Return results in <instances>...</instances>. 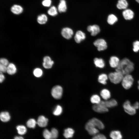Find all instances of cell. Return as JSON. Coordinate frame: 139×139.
Masks as SVG:
<instances>
[{
	"label": "cell",
	"mask_w": 139,
	"mask_h": 139,
	"mask_svg": "<svg viewBox=\"0 0 139 139\" xmlns=\"http://www.w3.org/2000/svg\"><path fill=\"white\" fill-rule=\"evenodd\" d=\"M133 50L135 52H137L139 51V41H136L133 43Z\"/></svg>",
	"instance_id": "74e56055"
},
{
	"label": "cell",
	"mask_w": 139,
	"mask_h": 139,
	"mask_svg": "<svg viewBox=\"0 0 139 139\" xmlns=\"http://www.w3.org/2000/svg\"><path fill=\"white\" fill-rule=\"evenodd\" d=\"M108 77L105 74L102 73L99 76L98 81L99 83L104 85L107 83V81L108 80Z\"/></svg>",
	"instance_id": "83f0119b"
},
{
	"label": "cell",
	"mask_w": 139,
	"mask_h": 139,
	"mask_svg": "<svg viewBox=\"0 0 139 139\" xmlns=\"http://www.w3.org/2000/svg\"><path fill=\"white\" fill-rule=\"evenodd\" d=\"M17 71L16 67L13 63H10L7 66V72L10 75H13Z\"/></svg>",
	"instance_id": "ffe728a7"
},
{
	"label": "cell",
	"mask_w": 139,
	"mask_h": 139,
	"mask_svg": "<svg viewBox=\"0 0 139 139\" xmlns=\"http://www.w3.org/2000/svg\"><path fill=\"white\" fill-rule=\"evenodd\" d=\"M37 22L40 24H45L47 21V18L46 15L44 14L38 16L37 18Z\"/></svg>",
	"instance_id": "f1b7e54d"
},
{
	"label": "cell",
	"mask_w": 139,
	"mask_h": 139,
	"mask_svg": "<svg viewBox=\"0 0 139 139\" xmlns=\"http://www.w3.org/2000/svg\"><path fill=\"white\" fill-rule=\"evenodd\" d=\"M51 3V0H44L42 2V5L45 6L49 7Z\"/></svg>",
	"instance_id": "60d3db41"
},
{
	"label": "cell",
	"mask_w": 139,
	"mask_h": 139,
	"mask_svg": "<svg viewBox=\"0 0 139 139\" xmlns=\"http://www.w3.org/2000/svg\"><path fill=\"white\" fill-rule=\"evenodd\" d=\"M100 95L103 99L107 100L111 97V93L108 89H102L100 91Z\"/></svg>",
	"instance_id": "603a6c76"
},
{
	"label": "cell",
	"mask_w": 139,
	"mask_h": 139,
	"mask_svg": "<svg viewBox=\"0 0 139 139\" xmlns=\"http://www.w3.org/2000/svg\"><path fill=\"white\" fill-rule=\"evenodd\" d=\"M43 62L42 65L46 69H49L51 68L54 64V62L52 60L49 56H46L43 58Z\"/></svg>",
	"instance_id": "30bf717a"
},
{
	"label": "cell",
	"mask_w": 139,
	"mask_h": 139,
	"mask_svg": "<svg viewBox=\"0 0 139 139\" xmlns=\"http://www.w3.org/2000/svg\"><path fill=\"white\" fill-rule=\"evenodd\" d=\"M122 84L123 87L126 89L130 88L132 86L134 81V79L129 74L125 75L122 80Z\"/></svg>",
	"instance_id": "3957f363"
},
{
	"label": "cell",
	"mask_w": 139,
	"mask_h": 139,
	"mask_svg": "<svg viewBox=\"0 0 139 139\" xmlns=\"http://www.w3.org/2000/svg\"><path fill=\"white\" fill-rule=\"evenodd\" d=\"M48 14L50 15L54 16L57 14V12L56 7L54 6L51 7L47 12Z\"/></svg>",
	"instance_id": "e575fe53"
},
{
	"label": "cell",
	"mask_w": 139,
	"mask_h": 139,
	"mask_svg": "<svg viewBox=\"0 0 139 139\" xmlns=\"http://www.w3.org/2000/svg\"><path fill=\"white\" fill-rule=\"evenodd\" d=\"M14 139H24L21 136H15Z\"/></svg>",
	"instance_id": "f6af8a7d"
},
{
	"label": "cell",
	"mask_w": 139,
	"mask_h": 139,
	"mask_svg": "<svg viewBox=\"0 0 139 139\" xmlns=\"http://www.w3.org/2000/svg\"><path fill=\"white\" fill-rule=\"evenodd\" d=\"M0 118L2 121L5 122L8 121L10 120L11 116L8 112L3 111L0 113Z\"/></svg>",
	"instance_id": "44dd1931"
},
{
	"label": "cell",
	"mask_w": 139,
	"mask_h": 139,
	"mask_svg": "<svg viewBox=\"0 0 139 139\" xmlns=\"http://www.w3.org/2000/svg\"><path fill=\"white\" fill-rule=\"evenodd\" d=\"M48 121V118L44 116L41 115L38 117L37 124L40 127H45L47 126Z\"/></svg>",
	"instance_id": "5bb4252c"
},
{
	"label": "cell",
	"mask_w": 139,
	"mask_h": 139,
	"mask_svg": "<svg viewBox=\"0 0 139 139\" xmlns=\"http://www.w3.org/2000/svg\"><path fill=\"white\" fill-rule=\"evenodd\" d=\"M51 135V139H56L58 136V133L57 129L53 128L50 131Z\"/></svg>",
	"instance_id": "8d00e7d4"
},
{
	"label": "cell",
	"mask_w": 139,
	"mask_h": 139,
	"mask_svg": "<svg viewBox=\"0 0 139 139\" xmlns=\"http://www.w3.org/2000/svg\"><path fill=\"white\" fill-rule=\"evenodd\" d=\"M5 77L3 73L0 72V82L2 83L4 80Z\"/></svg>",
	"instance_id": "7bdbcfd3"
},
{
	"label": "cell",
	"mask_w": 139,
	"mask_h": 139,
	"mask_svg": "<svg viewBox=\"0 0 139 139\" xmlns=\"http://www.w3.org/2000/svg\"><path fill=\"white\" fill-rule=\"evenodd\" d=\"M138 89L139 90V80L138 81Z\"/></svg>",
	"instance_id": "bcb514c9"
},
{
	"label": "cell",
	"mask_w": 139,
	"mask_h": 139,
	"mask_svg": "<svg viewBox=\"0 0 139 139\" xmlns=\"http://www.w3.org/2000/svg\"><path fill=\"white\" fill-rule=\"evenodd\" d=\"M43 137L45 139H51V135L50 131L47 129H45L43 132Z\"/></svg>",
	"instance_id": "d590c367"
},
{
	"label": "cell",
	"mask_w": 139,
	"mask_h": 139,
	"mask_svg": "<svg viewBox=\"0 0 139 139\" xmlns=\"http://www.w3.org/2000/svg\"><path fill=\"white\" fill-rule=\"evenodd\" d=\"M9 63L8 60L4 58H1L0 60V64L7 66Z\"/></svg>",
	"instance_id": "ab89813d"
},
{
	"label": "cell",
	"mask_w": 139,
	"mask_h": 139,
	"mask_svg": "<svg viewBox=\"0 0 139 139\" xmlns=\"http://www.w3.org/2000/svg\"><path fill=\"white\" fill-rule=\"evenodd\" d=\"M18 133L20 135H23L27 132V129L26 127L23 125H19L16 127Z\"/></svg>",
	"instance_id": "4dcf8cb0"
},
{
	"label": "cell",
	"mask_w": 139,
	"mask_h": 139,
	"mask_svg": "<svg viewBox=\"0 0 139 139\" xmlns=\"http://www.w3.org/2000/svg\"><path fill=\"white\" fill-rule=\"evenodd\" d=\"M120 60L117 57L113 56L111 57L109 60V64L112 68H117L119 65Z\"/></svg>",
	"instance_id": "9a60e30c"
},
{
	"label": "cell",
	"mask_w": 139,
	"mask_h": 139,
	"mask_svg": "<svg viewBox=\"0 0 139 139\" xmlns=\"http://www.w3.org/2000/svg\"><path fill=\"white\" fill-rule=\"evenodd\" d=\"M123 107L125 111L129 115H134L136 113V109L131 105L129 101L127 100L124 103Z\"/></svg>",
	"instance_id": "52a82bcc"
},
{
	"label": "cell",
	"mask_w": 139,
	"mask_h": 139,
	"mask_svg": "<svg viewBox=\"0 0 139 139\" xmlns=\"http://www.w3.org/2000/svg\"><path fill=\"white\" fill-rule=\"evenodd\" d=\"M63 109L62 106L60 105H57L53 112V115L56 116L60 115L62 113Z\"/></svg>",
	"instance_id": "1f68e13d"
},
{
	"label": "cell",
	"mask_w": 139,
	"mask_h": 139,
	"mask_svg": "<svg viewBox=\"0 0 139 139\" xmlns=\"http://www.w3.org/2000/svg\"><path fill=\"white\" fill-rule=\"evenodd\" d=\"M63 90L62 87L59 85H56L52 88L51 93L52 96L55 99H60L63 95Z\"/></svg>",
	"instance_id": "277c9868"
},
{
	"label": "cell",
	"mask_w": 139,
	"mask_h": 139,
	"mask_svg": "<svg viewBox=\"0 0 139 139\" xmlns=\"http://www.w3.org/2000/svg\"><path fill=\"white\" fill-rule=\"evenodd\" d=\"M37 124V122L35 119L31 118L27 121L26 125L28 127L33 128L35 127Z\"/></svg>",
	"instance_id": "d6a6232c"
},
{
	"label": "cell",
	"mask_w": 139,
	"mask_h": 139,
	"mask_svg": "<svg viewBox=\"0 0 139 139\" xmlns=\"http://www.w3.org/2000/svg\"><path fill=\"white\" fill-rule=\"evenodd\" d=\"M128 3L126 0H119L116 5L117 8L120 10H125L127 8Z\"/></svg>",
	"instance_id": "ac0fdd59"
},
{
	"label": "cell",
	"mask_w": 139,
	"mask_h": 139,
	"mask_svg": "<svg viewBox=\"0 0 139 139\" xmlns=\"http://www.w3.org/2000/svg\"><path fill=\"white\" fill-rule=\"evenodd\" d=\"M134 69L133 63L129 59L125 58L120 60L119 65L116 68V71L123 75L129 74Z\"/></svg>",
	"instance_id": "6da1fadb"
},
{
	"label": "cell",
	"mask_w": 139,
	"mask_h": 139,
	"mask_svg": "<svg viewBox=\"0 0 139 139\" xmlns=\"http://www.w3.org/2000/svg\"><path fill=\"white\" fill-rule=\"evenodd\" d=\"M92 109L95 111L99 113L106 112L108 111L107 107L100 103L93 105Z\"/></svg>",
	"instance_id": "9c48e42d"
},
{
	"label": "cell",
	"mask_w": 139,
	"mask_h": 139,
	"mask_svg": "<svg viewBox=\"0 0 139 139\" xmlns=\"http://www.w3.org/2000/svg\"><path fill=\"white\" fill-rule=\"evenodd\" d=\"M33 73L35 76L37 77H39L42 75L43 71L41 69L37 68L34 70Z\"/></svg>",
	"instance_id": "836d02e7"
},
{
	"label": "cell",
	"mask_w": 139,
	"mask_h": 139,
	"mask_svg": "<svg viewBox=\"0 0 139 139\" xmlns=\"http://www.w3.org/2000/svg\"><path fill=\"white\" fill-rule=\"evenodd\" d=\"M122 15L124 19L126 20H131L133 18L134 13L132 10L127 8L123 11Z\"/></svg>",
	"instance_id": "7c38bea8"
},
{
	"label": "cell",
	"mask_w": 139,
	"mask_h": 139,
	"mask_svg": "<svg viewBox=\"0 0 139 139\" xmlns=\"http://www.w3.org/2000/svg\"><path fill=\"white\" fill-rule=\"evenodd\" d=\"M74 133V131L72 128H68L64 130L63 135L66 138H71L73 136Z\"/></svg>",
	"instance_id": "7402d4cb"
},
{
	"label": "cell",
	"mask_w": 139,
	"mask_h": 139,
	"mask_svg": "<svg viewBox=\"0 0 139 139\" xmlns=\"http://www.w3.org/2000/svg\"><path fill=\"white\" fill-rule=\"evenodd\" d=\"M94 62L95 66L97 67L102 68L105 66V63L102 58H96L94 59Z\"/></svg>",
	"instance_id": "cb8c5ba5"
},
{
	"label": "cell",
	"mask_w": 139,
	"mask_h": 139,
	"mask_svg": "<svg viewBox=\"0 0 139 139\" xmlns=\"http://www.w3.org/2000/svg\"><path fill=\"white\" fill-rule=\"evenodd\" d=\"M89 120L98 129H102L104 128V125L103 123L98 119L93 118Z\"/></svg>",
	"instance_id": "e0dca14e"
},
{
	"label": "cell",
	"mask_w": 139,
	"mask_h": 139,
	"mask_svg": "<svg viewBox=\"0 0 139 139\" xmlns=\"http://www.w3.org/2000/svg\"><path fill=\"white\" fill-rule=\"evenodd\" d=\"M61 34L65 38L69 39H71L73 34V31L71 29L66 27L63 28L62 30Z\"/></svg>",
	"instance_id": "ba28073f"
},
{
	"label": "cell",
	"mask_w": 139,
	"mask_h": 139,
	"mask_svg": "<svg viewBox=\"0 0 139 139\" xmlns=\"http://www.w3.org/2000/svg\"><path fill=\"white\" fill-rule=\"evenodd\" d=\"M110 136L112 139H122V135L119 131L114 130L111 132Z\"/></svg>",
	"instance_id": "d6986e66"
},
{
	"label": "cell",
	"mask_w": 139,
	"mask_h": 139,
	"mask_svg": "<svg viewBox=\"0 0 139 139\" xmlns=\"http://www.w3.org/2000/svg\"><path fill=\"white\" fill-rule=\"evenodd\" d=\"M92 139H107L105 136L101 134H98L94 136Z\"/></svg>",
	"instance_id": "f35d334b"
},
{
	"label": "cell",
	"mask_w": 139,
	"mask_h": 139,
	"mask_svg": "<svg viewBox=\"0 0 139 139\" xmlns=\"http://www.w3.org/2000/svg\"><path fill=\"white\" fill-rule=\"evenodd\" d=\"M139 4V0H135Z\"/></svg>",
	"instance_id": "7dc6e473"
},
{
	"label": "cell",
	"mask_w": 139,
	"mask_h": 139,
	"mask_svg": "<svg viewBox=\"0 0 139 139\" xmlns=\"http://www.w3.org/2000/svg\"><path fill=\"white\" fill-rule=\"evenodd\" d=\"M23 9L20 6L14 5L11 8V11L14 14H19L22 12Z\"/></svg>",
	"instance_id": "d4e9b609"
},
{
	"label": "cell",
	"mask_w": 139,
	"mask_h": 139,
	"mask_svg": "<svg viewBox=\"0 0 139 139\" xmlns=\"http://www.w3.org/2000/svg\"><path fill=\"white\" fill-rule=\"evenodd\" d=\"M7 66L0 64V72L2 73L7 72Z\"/></svg>",
	"instance_id": "b9f144b4"
},
{
	"label": "cell",
	"mask_w": 139,
	"mask_h": 139,
	"mask_svg": "<svg viewBox=\"0 0 139 139\" xmlns=\"http://www.w3.org/2000/svg\"><path fill=\"white\" fill-rule=\"evenodd\" d=\"M87 30L91 32V35L92 36L96 35L100 31V27L97 25L89 26L87 28Z\"/></svg>",
	"instance_id": "8fae6325"
},
{
	"label": "cell",
	"mask_w": 139,
	"mask_h": 139,
	"mask_svg": "<svg viewBox=\"0 0 139 139\" xmlns=\"http://www.w3.org/2000/svg\"><path fill=\"white\" fill-rule=\"evenodd\" d=\"M100 103L107 108L115 107L117 105V102L114 99H112L109 101H101Z\"/></svg>",
	"instance_id": "2e32d148"
},
{
	"label": "cell",
	"mask_w": 139,
	"mask_h": 139,
	"mask_svg": "<svg viewBox=\"0 0 139 139\" xmlns=\"http://www.w3.org/2000/svg\"><path fill=\"white\" fill-rule=\"evenodd\" d=\"M117 21V18L114 14H110L108 16L107 21L108 23L110 25L114 24Z\"/></svg>",
	"instance_id": "4316f807"
},
{
	"label": "cell",
	"mask_w": 139,
	"mask_h": 139,
	"mask_svg": "<svg viewBox=\"0 0 139 139\" xmlns=\"http://www.w3.org/2000/svg\"><path fill=\"white\" fill-rule=\"evenodd\" d=\"M133 106L136 109H138L139 108V103L137 102L134 103Z\"/></svg>",
	"instance_id": "ee69618b"
},
{
	"label": "cell",
	"mask_w": 139,
	"mask_h": 139,
	"mask_svg": "<svg viewBox=\"0 0 139 139\" xmlns=\"http://www.w3.org/2000/svg\"><path fill=\"white\" fill-rule=\"evenodd\" d=\"M90 100L91 102L94 105L99 104L101 101L100 96L97 94L92 95L90 98Z\"/></svg>",
	"instance_id": "f546056e"
},
{
	"label": "cell",
	"mask_w": 139,
	"mask_h": 139,
	"mask_svg": "<svg viewBox=\"0 0 139 139\" xmlns=\"http://www.w3.org/2000/svg\"><path fill=\"white\" fill-rule=\"evenodd\" d=\"M93 44L97 48L99 51L104 50L107 47V42L103 39H99L96 40L94 42Z\"/></svg>",
	"instance_id": "8992f818"
},
{
	"label": "cell",
	"mask_w": 139,
	"mask_h": 139,
	"mask_svg": "<svg viewBox=\"0 0 139 139\" xmlns=\"http://www.w3.org/2000/svg\"><path fill=\"white\" fill-rule=\"evenodd\" d=\"M86 38L85 33L80 30L76 32L74 37L75 41L77 43H80L82 41L84 40Z\"/></svg>",
	"instance_id": "4fadbf2b"
},
{
	"label": "cell",
	"mask_w": 139,
	"mask_h": 139,
	"mask_svg": "<svg viewBox=\"0 0 139 139\" xmlns=\"http://www.w3.org/2000/svg\"><path fill=\"white\" fill-rule=\"evenodd\" d=\"M67 9L66 2L65 0H60L58 6V10L60 12H65Z\"/></svg>",
	"instance_id": "484cf974"
},
{
	"label": "cell",
	"mask_w": 139,
	"mask_h": 139,
	"mask_svg": "<svg viewBox=\"0 0 139 139\" xmlns=\"http://www.w3.org/2000/svg\"><path fill=\"white\" fill-rule=\"evenodd\" d=\"M123 75L117 71L109 73L108 77L112 82L117 84L121 81L123 78Z\"/></svg>",
	"instance_id": "7a4b0ae2"
},
{
	"label": "cell",
	"mask_w": 139,
	"mask_h": 139,
	"mask_svg": "<svg viewBox=\"0 0 139 139\" xmlns=\"http://www.w3.org/2000/svg\"><path fill=\"white\" fill-rule=\"evenodd\" d=\"M85 128L89 134L91 135L94 136L99 132V129L89 120L86 123Z\"/></svg>",
	"instance_id": "5b68a950"
}]
</instances>
